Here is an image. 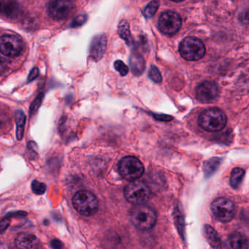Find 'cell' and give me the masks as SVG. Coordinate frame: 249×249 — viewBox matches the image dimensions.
<instances>
[{
	"label": "cell",
	"instance_id": "obj_1",
	"mask_svg": "<svg viewBox=\"0 0 249 249\" xmlns=\"http://www.w3.org/2000/svg\"><path fill=\"white\" fill-rule=\"evenodd\" d=\"M129 215L132 224L140 230H151L157 222L155 211L144 204L135 205L129 211Z\"/></svg>",
	"mask_w": 249,
	"mask_h": 249
},
{
	"label": "cell",
	"instance_id": "obj_2",
	"mask_svg": "<svg viewBox=\"0 0 249 249\" xmlns=\"http://www.w3.org/2000/svg\"><path fill=\"white\" fill-rule=\"evenodd\" d=\"M227 116L218 108H209L203 110L199 115V126L208 132H219L227 124Z\"/></svg>",
	"mask_w": 249,
	"mask_h": 249
},
{
	"label": "cell",
	"instance_id": "obj_3",
	"mask_svg": "<svg viewBox=\"0 0 249 249\" xmlns=\"http://www.w3.org/2000/svg\"><path fill=\"white\" fill-rule=\"evenodd\" d=\"M74 208L86 216L94 215L99 208L98 199L95 195L87 190L79 191L72 198Z\"/></svg>",
	"mask_w": 249,
	"mask_h": 249
},
{
	"label": "cell",
	"instance_id": "obj_4",
	"mask_svg": "<svg viewBox=\"0 0 249 249\" xmlns=\"http://www.w3.org/2000/svg\"><path fill=\"white\" fill-rule=\"evenodd\" d=\"M119 174L125 180L133 181L140 178L144 173V166L136 157L127 156L119 161Z\"/></svg>",
	"mask_w": 249,
	"mask_h": 249
},
{
	"label": "cell",
	"instance_id": "obj_5",
	"mask_svg": "<svg viewBox=\"0 0 249 249\" xmlns=\"http://www.w3.org/2000/svg\"><path fill=\"white\" fill-rule=\"evenodd\" d=\"M179 52L186 60H199L205 55V45L196 37H187L180 43Z\"/></svg>",
	"mask_w": 249,
	"mask_h": 249
},
{
	"label": "cell",
	"instance_id": "obj_6",
	"mask_svg": "<svg viewBox=\"0 0 249 249\" xmlns=\"http://www.w3.org/2000/svg\"><path fill=\"white\" fill-rule=\"evenodd\" d=\"M126 200L135 205L146 202L151 197V190L146 183L141 180L131 181L124 189Z\"/></svg>",
	"mask_w": 249,
	"mask_h": 249
},
{
	"label": "cell",
	"instance_id": "obj_7",
	"mask_svg": "<svg viewBox=\"0 0 249 249\" xmlns=\"http://www.w3.org/2000/svg\"><path fill=\"white\" fill-rule=\"evenodd\" d=\"M211 211L218 221L229 222L234 218L235 207L234 203L227 198L218 197L211 204Z\"/></svg>",
	"mask_w": 249,
	"mask_h": 249
},
{
	"label": "cell",
	"instance_id": "obj_8",
	"mask_svg": "<svg viewBox=\"0 0 249 249\" xmlns=\"http://www.w3.org/2000/svg\"><path fill=\"white\" fill-rule=\"evenodd\" d=\"M75 9V0H51L49 12L51 17L56 20L68 18Z\"/></svg>",
	"mask_w": 249,
	"mask_h": 249
},
{
	"label": "cell",
	"instance_id": "obj_9",
	"mask_svg": "<svg viewBox=\"0 0 249 249\" xmlns=\"http://www.w3.org/2000/svg\"><path fill=\"white\" fill-rule=\"evenodd\" d=\"M181 18L178 14L173 11H166L160 16L158 27L163 34L173 36L181 27Z\"/></svg>",
	"mask_w": 249,
	"mask_h": 249
},
{
	"label": "cell",
	"instance_id": "obj_10",
	"mask_svg": "<svg viewBox=\"0 0 249 249\" xmlns=\"http://www.w3.org/2000/svg\"><path fill=\"white\" fill-rule=\"evenodd\" d=\"M24 48L22 39L14 35H5L0 40L1 53L8 57H15L22 52Z\"/></svg>",
	"mask_w": 249,
	"mask_h": 249
},
{
	"label": "cell",
	"instance_id": "obj_11",
	"mask_svg": "<svg viewBox=\"0 0 249 249\" xmlns=\"http://www.w3.org/2000/svg\"><path fill=\"white\" fill-rule=\"evenodd\" d=\"M219 90L215 82L204 81L196 88V99L202 103H209L218 97Z\"/></svg>",
	"mask_w": 249,
	"mask_h": 249
},
{
	"label": "cell",
	"instance_id": "obj_12",
	"mask_svg": "<svg viewBox=\"0 0 249 249\" xmlns=\"http://www.w3.org/2000/svg\"><path fill=\"white\" fill-rule=\"evenodd\" d=\"M107 40L105 36H97L93 39L90 46V56L94 60L99 61L102 59L106 51Z\"/></svg>",
	"mask_w": 249,
	"mask_h": 249
},
{
	"label": "cell",
	"instance_id": "obj_13",
	"mask_svg": "<svg viewBox=\"0 0 249 249\" xmlns=\"http://www.w3.org/2000/svg\"><path fill=\"white\" fill-rule=\"evenodd\" d=\"M39 244L38 238L29 233H20L16 239V245L20 249H36Z\"/></svg>",
	"mask_w": 249,
	"mask_h": 249
},
{
	"label": "cell",
	"instance_id": "obj_14",
	"mask_svg": "<svg viewBox=\"0 0 249 249\" xmlns=\"http://www.w3.org/2000/svg\"><path fill=\"white\" fill-rule=\"evenodd\" d=\"M130 66L134 75H141L145 70V61L142 56L138 53H132L130 57Z\"/></svg>",
	"mask_w": 249,
	"mask_h": 249
},
{
	"label": "cell",
	"instance_id": "obj_15",
	"mask_svg": "<svg viewBox=\"0 0 249 249\" xmlns=\"http://www.w3.org/2000/svg\"><path fill=\"white\" fill-rule=\"evenodd\" d=\"M229 243L233 249H246L249 247V241L243 234L234 232L229 237Z\"/></svg>",
	"mask_w": 249,
	"mask_h": 249
},
{
	"label": "cell",
	"instance_id": "obj_16",
	"mask_svg": "<svg viewBox=\"0 0 249 249\" xmlns=\"http://www.w3.org/2000/svg\"><path fill=\"white\" fill-rule=\"evenodd\" d=\"M204 233L207 240L213 248H218L221 246V242L217 231L210 225H205L204 227Z\"/></svg>",
	"mask_w": 249,
	"mask_h": 249
},
{
	"label": "cell",
	"instance_id": "obj_17",
	"mask_svg": "<svg viewBox=\"0 0 249 249\" xmlns=\"http://www.w3.org/2000/svg\"><path fill=\"white\" fill-rule=\"evenodd\" d=\"M119 36L123 40H125L128 46H132L134 44L133 40H132V35H131L130 30H129V26L127 21L125 20H122L119 25L118 29Z\"/></svg>",
	"mask_w": 249,
	"mask_h": 249
},
{
	"label": "cell",
	"instance_id": "obj_18",
	"mask_svg": "<svg viewBox=\"0 0 249 249\" xmlns=\"http://www.w3.org/2000/svg\"><path fill=\"white\" fill-rule=\"evenodd\" d=\"M16 124H17V137L18 141L22 139L24 135V124L26 116L22 110H17L15 114Z\"/></svg>",
	"mask_w": 249,
	"mask_h": 249
},
{
	"label": "cell",
	"instance_id": "obj_19",
	"mask_svg": "<svg viewBox=\"0 0 249 249\" xmlns=\"http://www.w3.org/2000/svg\"><path fill=\"white\" fill-rule=\"evenodd\" d=\"M221 163V160L218 157L210 159L203 164V172L206 177H209L215 173Z\"/></svg>",
	"mask_w": 249,
	"mask_h": 249
},
{
	"label": "cell",
	"instance_id": "obj_20",
	"mask_svg": "<svg viewBox=\"0 0 249 249\" xmlns=\"http://www.w3.org/2000/svg\"><path fill=\"white\" fill-rule=\"evenodd\" d=\"M245 171L240 167H235L233 169L230 176V185L234 189H237L240 186L243 177H244Z\"/></svg>",
	"mask_w": 249,
	"mask_h": 249
},
{
	"label": "cell",
	"instance_id": "obj_21",
	"mask_svg": "<svg viewBox=\"0 0 249 249\" xmlns=\"http://www.w3.org/2000/svg\"><path fill=\"white\" fill-rule=\"evenodd\" d=\"M160 7V1L159 0H153L145 7L144 10V15L146 18H149L154 17Z\"/></svg>",
	"mask_w": 249,
	"mask_h": 249
},
{
	"label": "cell",
	"instance_id": "obj_22",
	"mask_svg": "<svg viewBox=\"0 0 249 249\" xmlns=\"http://www.w3.org/2000/svg\"><path fill=\"white\" fill-rule=\"evenodd\" d=\"M46 188L47 187L45 183L37 181V180H34L32 183V189H33V192L37 195H43L46 192Z\"/></svg>",
	"mask_w": 249,
	"mask_h": 249
},
{
	"label": "cell",
	"instance_id": "obj_23",
	"mask_svg": "<svg viewBox=\"0 0 249 249\" xmlns=\"http://www.w3.org/2000/svg\"><path fill=\"white\" fill-rule=\"evenodd\" d=\"M148 75H149V78L155 83H160L162 81L161 73H160V71L157 67H151Z\"/></svg>",
	"mask_w": 249,
	"mask_h": 249
},
{
	"label": "cell",
	"instance_id": "obj_24",
	"mask_svg": "<svg viewBox=\"0 0 249 249\" xmlns=\"http://www.w3.org/2000/svg\"><path fill=\"white\" fill-rule=\"evenodd\" d=\"M114 68L122 76H125V75H127L128 72H129V68H128V67L126 66L123 62H122V61H116L114 63Z\"/></svg>",
	"mask_w": 249,
	"mask_h": 249
},
{
	"label": "cell",
	"instance_id": "obj_25",
	"mask_svg": "<svg viewBox=\"0 0 249 249\" xmlns=\"http://www.w3.org/2000/svg\"><path fill=\"white\" fill-rule=\"evenodd\" d=\"M87 21V15H79L78 17H75L73 20H72V23H71V27H78L80 26L83 25L85 24Z\"/></svg>",
	"mask_w": 249,
	"mask_h": 249
},
{
	"label": "cell",
	"instance_id": "obj_26",
	"mask_svg": "<svg viewBox=\"0 0 249 249\" xmlns=\"http://www.w3.org/2000/svg\"><path fill=\"white\" fill-rule=\"evenodd\" d=\"M43 94H40V95L38 96V97L36 98V100H35L34 103H33V104L31 106V111L34 112L36 111V110H37V109L39 108V107H40V105H41L42 103V100H43Z\"/></svg>",
	"mask_w": 249,
	"mask_h": 249
},
{
	"label": "cell",
	"instance_id": "obj_27",
	"mask_svg": "<svg viewBox=\"0 0 249 249\" xmlns=\"http://www.w3.org/2000/svg\"><path fill=\"white\" fill-rule=\"evenodd\" d=\"M154 117L160 122H170L173 119L172 116L164 114H154Z\"/></svg>",
	"mask_w": 249,
	"mask_h": 249
},
{
	"label": "cell",
	"instance_id": "obj_28",
	"mask_svg": "<svg viewBox=\"0 0 249 249\" xmlns=\"http://www.w3.org/2000/svg\"><path fill=\"white\" fill-rule=\"evenodd\" d=\"M39 74V71L37 68H34V69L32 70L31 72H30V75H29L28 81H33V80L36 79L37 78V75Z\"/></svg>",
	"mask_w": 249,
	"mask_h": 249
},
{
	"label": "cell",
	"instance_id": "obj_29",
	"mask_svg": "<svg viewBox=\"0 0 249 249\" xmlns=\"http://www.w3.org/2000/svg\"><path fill=\"white\" fill-rule=\"evenodd\" d=\"M52 246L53 249H62L63 247L62 242L59 241V240H53L52 242Z\"/></svg>",
	"mask_w": 249,
	"mask_h": 249
},
{
	"label": "cell",
	"instance_id": "obj_30",
	"mask_svg": "<svg viewBox=\"0 0 249 249\" xmlns=\"http://www.w3.org/2000/svg\"><path fill=\"white\" fill-rule=\"evenodd\" d=\"M171 1H174V2H181L183 0H171Z\"/></svg>",
	"mask_w": 249,
	"mask_h": 249
}]
</instances>
